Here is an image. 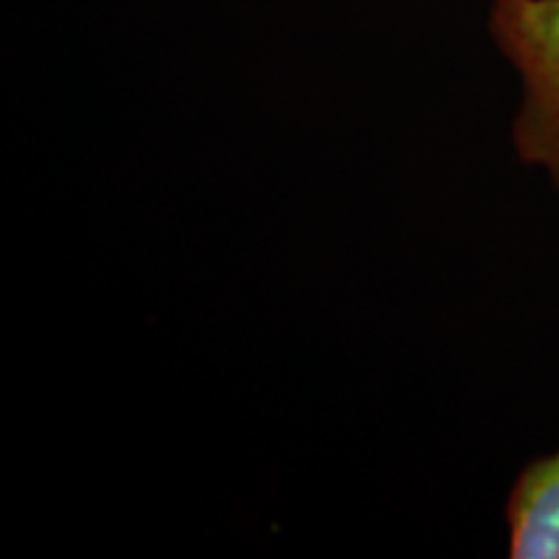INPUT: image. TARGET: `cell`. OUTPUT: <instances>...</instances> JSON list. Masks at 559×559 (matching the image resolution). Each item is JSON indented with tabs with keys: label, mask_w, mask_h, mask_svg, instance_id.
Wrapping results in <instances>:
<instances>
[{
	"label": "cell",
	"mask_w": 559,
	"mask_h": 559,
	"mask_svg": "<svg viewBox=\"0 0 559 559\" xmlns=\"http://www.w3.org/2000/svg\"><path fill=\"white\" fill-rule=\"evenodd\" d=\"M487 29L521 79L515 153L559 192V0H489Z\"/></svg>",
	"instance_id": "1"
},
{
	"label": "cell",
	"mask_w": 559,
	"mask_h": 559,
	"mask_svg": "<svg viewBox=\"0 0 559 559\" xmlns=\"http://www.w3.org/2000/svg\"><path fill=\"white\" fill-rule=\"evenodd\" d=\"M506 521L510 557L559 559V451L523 466L508 495Z\"/></svg>",
	"instance_id": "2"
}]
</instances>
